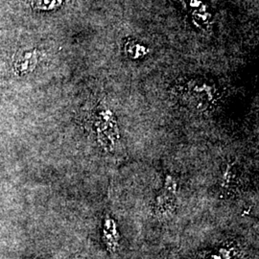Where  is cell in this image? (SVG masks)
Listing matches in <instances>:
<instances>
[{
    "instance_id": "1",
    "label": "cell",
    "mask_w": 259,
    "mask_h": 259,
    "mask_svg": "<svg viewBox=\"0 0 259 259\" xmlns=\"http://www.w3.org/2000/svg\"><path fill=\"white\" fill-rule=\"evenodd\" d=\"M94 129L97 141L106 152H113L120 140V130L114 113L107 107H100L95 112Z\"/></svg>"
},
{
    "instance_id": "2",
    "label": "cell",
    "mask_w": 259,
    "mask_h": 259,
    "mask_svg": "<svg viewBox=\"0 0 259 259\" xmlns=\"http://www.w3.org/2000/svg\"><path fill=\"white\" fill-rule=\"evenodd\" d=\"M178 93L185 105L199 111L209 110L216 98L215 88L208 83L196 80L183 84Z\"/></svg>"
},
{
    "instance_id": "3",
    "label": "cell",
    "mask_w": 259,
    "mask_h": 259,
    "mask_svg": "<svg viewBox=\"0 0 259 259\" xmlns=\"http://www.w3.org/2000/svg\"><path fill=\"white\" fill-rule=\"evenodd\" d=\"M178 182L171 174L164 178L162 188L157 195L154 204V215L158 219H168L174 215L177 207Z\"/></svg>"
},
{
    "instance_id": "4",
    "label": "cell",
    "mask_w": 259,
    "mask_h": 259,
    "mask_svg": "<svg viewBox=\"0 0 259 259\" xmlns=\"http://www.w3.org/2000/svg\"><path fill=\"white\" fill-rule=\"evenodd\" d=\"M102 240L110 253H116L120 247L121 235L117 223L111 215L104 217L102 225Z\"/></svg>"
},
{
    "instance_id": "5",
    "label": "cell",
    "mask_w": 259,
    "mask_h": 259,
    "mask_svg": "<svg viewBox=\"0 0 259 259\" xmlns=\"http://www.w3.org/2000/svg\"><path fill=\"white\" fill-rule=\"evenodd\" d=\"M38 53L37 50H21L14 57L15 72L18 75L27 74L37 64Z\"/></svg>"
},
{
    "instance_id": "6",
    "label": "cell",
    "mask_w": 259,
    "mask_h": 259,
    "mask_svg": "<svg viewBox=\"0 0 259 259\" xmlns=\"http://www.w3.org/2000/svg\"><path fill=\"white\" fill-rule=\"evenodd\" d=\"M240 170V165L236 161H229L224 165L220 181L223 191H232L238 186L241 178Z\"/></svg>"
},
{
    "instance_id": "7",
    "label": "cell",
    "mask_w": 259,
    "mask_h": 259,
    "mask_svg": "<svg viewBox=\"0 0 259 259\" xmlns=\"http://www.w3.org/2000/svg\"><path fill=\"white\" fill-rule=\"evenodd\" d=\"M239 253L238 246L234 243H226L208 251L200 259H235Z\"/></svg>"
},
{
    "instance_id": "8",
    "label": "cell",
    "mask_w": 259,
    "mask_h": 259,
    "mask_svg": "<svg viewBox=\"0 0 259 259\" xmlns=\"http://www.w3.org/2000/svg\"><path fill=\"white\" fill-rule=\"evenodd\" d=\"M126 53L130 58L137 60L146 55L147 48L139 44H136L135 41H130L128 44H126Z\"/></svg>"
},
{
    "instance_id": "9",
    "label": "cell",
    "mask_w": 259,
    "mask_h": 259,
    "mask_svg": "<svg viewBox=\"0 0 259 259\" xmlns=\"http://www.w3.org/2000/svg\"><path fill=\"white\" fill-rule=\"evenodd\" d=\"M33 5L37 9H54L62 5V0H34Z\"/></svg>"
}]
</instances>
